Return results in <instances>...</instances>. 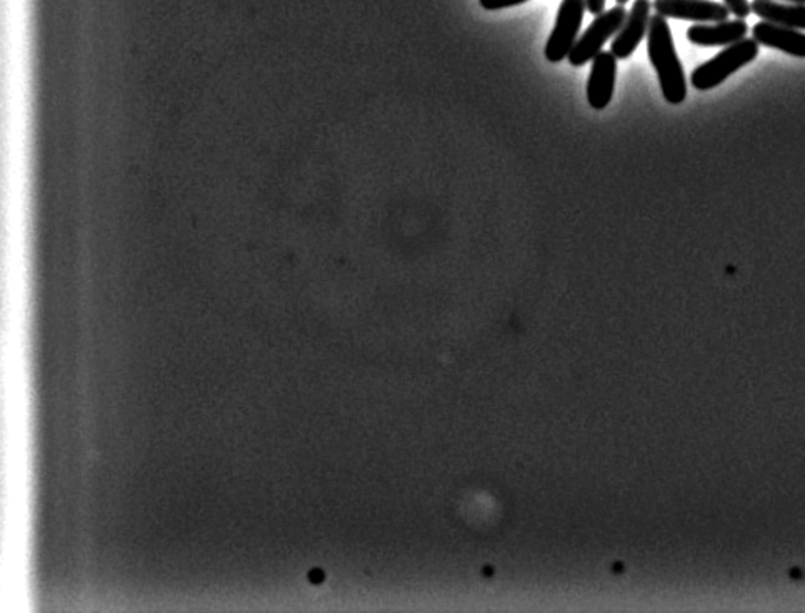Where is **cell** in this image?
Listing matches in <instances>:
<instances>
[{
    "mask_svg": "<svg viewBox=\"0 0 805 613\" xmlns=\"http://www.w3.org/2000/svg\"><path fill=\"white\" fill-rule=\"evenodd\" d=\"M648 51L649 59L658 72L665 101L672 105L682 104L688 97L684 69L679 61L668 19L662 15H652L649 22Z\"/></svg>",
    "mask_w": 805,
    "mask_h": 613,
    "instance_id": "6da1fadb",
    "label": "cell"
},
{
    "mask_svg": "<svg viewBox=\"0 0 805 613\" xmlns=\"http://www.w3.org/2000/svg\"><path fill=\"white\" fill-rule=\"evenodd\" d=\"M758 55V42L752 39H742L735 44L727 45L721 54L715 55L705 64L699 65L691 75L692 85L698 91H711L721 85L725 79L731 77L739 69L745 67L755 61Z\"/></svg>",
    "mask_w": 805,
    "mask_h": 613,
    "instance_id": "7a4b0ae2",
    "label": "cell"
},
{
    "mask_svg": "<svg viewBox=\"0 0 805 613\" xmlns=\"http://www.w3.org/2000/svg\"><path fill=\"white\" fill-rule=\"evenodd\" d=\"M626 18L627 11L623 6H616L610 11L596 15V21L587 28V31L574 44L572 51L567 58L570 65L572 67H582L587 62L594 61L596 55L602 52L603 44L622 28Z\"/></svg>",
    "mask_w": 805,
    "mask_h": 613,
    "instance_id": "3957f363",
    "label": "cell"
},
{
    "mask_svg": "<svg viewBox=\"0 0 805 613\" xmlns=\"http://www.w3.org/2000/svg\"><path fill=\"white\" fill-rule=\"evenodd\" d=\"M586 0H563L557 12L556 25L546 44V59L553 64L569 58L579 38L580 25L586 14Z\"/></svg>",
    "mask_w": 805,
    "mask_h": 613,
    "instance_id": "277c9868",
    "label": "cell"
},
{
    "mask_svg": "<svg viewBox=\"0 0 805 613\" xmlns=\"http://www.w3.org/2000/svg\"><path fill=\"white\" fill-rule=\"evenodd\" d=\"M652 8L665 19L698 22V24H714L727 21L729 9L712 0H656Z\"/></svg>",
    "mask_w": 805,
    "mask_h": 613,
    "instance_id": "5b68a950",
    "label": "cell"
},
{
    "mask_svg": "<svg viewBox=\"0 0 805 613\" xmlns=\"http://www.w3.org/2000/svg\"><path fill=\"white\" fill-rule=\"evenodd\" d=\"M652 4L649 0H636L623 21L622 28L613 38L610 52L619 61H626L639 48L642 39L648 34L649 22H651Z\"/></svg>",
    "mask_w": 805,
    "mask_h": 613,
    "instance_id": "8992f818",
    "label": "cell"
},
{
    "mask_svg": "<svg viewBox=\"0 0 805 613\" xmlns=\"http://www.w3.org/2000/svg\"><path fill=\"white\" fill-rule=\"evenodd\" d=\"M617 59L612 52H599L592 61L587 81V101L596 111H603L612 101L616 87Z\"/></svg>",
    "mask_w": 805,
    "mask_h": 613,
    "instance_id": "52a82bcc",
    "label": "cell"
},
{
    "mask_svg": "<svg viewBox=\"0 0 805 613\" xmlns=\"http://www.w3.org/2000/svg\"><path fill=\"white\" fill-rule=\"evenodd\" d=\"M749 25L744 19L737 21L714 22V24H695L688 31V39L699 48H719L735 44L747 35Z\"/></svg>",
    "mask_w": 805,
    "mask_h": 613,
    "instance_id": "ba28073f",
    "label": "cell"
},
{
    "mask_svg": "<svg viewBox=\"0 0 805 613\" xmlns=\"http://www.w3.org/2000/svg\"><path fill=\"white\" fill-rule=\"evenodd\" d=\"M752 38L758 42V45L777 49L792 58L805 59V34L795 29L762 21L752 29Z\"/></svg>",
    "mask_w": 805,
    "mask_h": 613,
    "instance_id": "9c48e42d",
    "label": "cell"
},
{
    "mask_svg": "<svg viewBox=\"0 0 805 613\" xmlns=\"http://www.w3.org/2000/svg\"><path fill=\"white\" fill-rule=\"evenodd\" d=\"M752 12L765 22L782 25V28L805 31V4H781L775 0H754Z\"/></svg>",
    "mask_w": 805,
    "mask_h": 613,
    "instance_id": "30bf717a",
    "label": "cell"
},
{
    "mask_svg": "<svg viewBox=\"0 0 805 613\" xmlns=\"http://www.w3.org/2000/svg\"><path fill=\"white\" fill-rule=\"evenodd\" d=\"M725 8L737 19H745L751 15L752 8L747 0H724Z\"/></svg>",
    "mask_w": 805,
    "mask_h": 613,
    "instance_id": "8fae6325",
    "label": "cell"
},
{
    "mask_svg": "<svg viewBox=\"0 0 805 613\" xmlns=\"http://www.w3.org/2000/svg\"><path fill=\"white\" fill-rule=\"evenodd\" d=\"M527 0H478V4L486 11H500V9L514 8L520 6Z\"/></svg>",
    "mask_w": 805,
    "mask_h": 613,
    "instance_id": "7c38bea8",
    "label": "cell"
},
{
    "mask_svg": "<svg viewBox=\"0 0 805 613\" xmlns=\"http://www.w3.org/2000/svg\"><path fill=\"white\" fill-rule=\"evenodd\" d=\"M586 6L592 15H600L606 11V0H586Z\"/></svg>",
    "mask_w": 805,
    "mask_h": 613,
    "instance_id": "4fadbf2b",
    "label": "cell"
},
{
    "mask_svg": "<svg viewBox=\"0 0 805 613\" xmlns=\"http://www.w3.org/2000/svg\"><path fill=\"white\" fill-rule=\"evenodd\" d=\"M785 2H791V4H805V0H785Z\"/></svg>",
    "mask_w": 805,
    "mask_h": 613,
    "instance_id": "5bb4252c",
    "label": "cell"
},
{
    "mask_svg": "<svg viewBox=\"0 0 805 613\" xmlns=\"http://www.w3.org/2000/svg\"><path fill=\"white\" fill-rule=\"evenodd\" d=\"M617 4L619 6H626L629 0H616Z\"/></svg>",
    "mask_w": 805,
    "mask_h": 613,
    "instance_id": "9a60e30c",
    "label": "cell"
}]
</instances>
